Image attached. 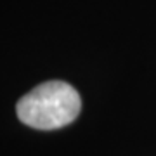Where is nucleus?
I'll return each mask as SVG.
<instances>
[{
    "label": "nucleus",
    "mask_w": 156,
    "mask_h": 156,
    "mask_svg": "<svg viewBox=\"0 0 156 156\" xmlns=\"http://www.w3.org/2000/svg\"><path fill=\"white\" fill-rule=\"evenodd\" d=\"M82 99L75 87L52 80L35 87L16 104L17 118L24 125L38 130H56L76 120Z\"/></svg>",
    "instance_id": "nucleus-1"
}]
</instances>
